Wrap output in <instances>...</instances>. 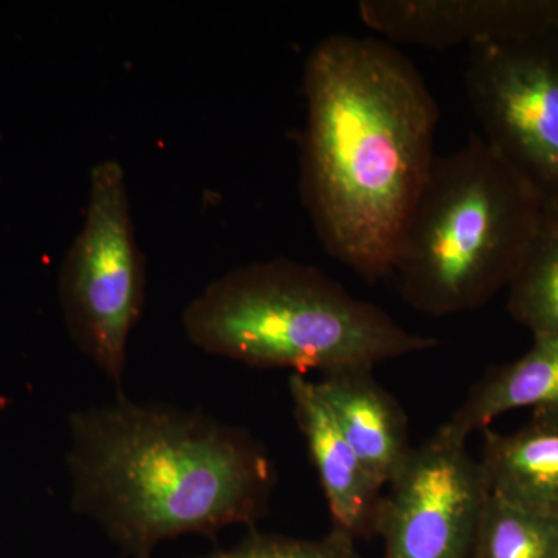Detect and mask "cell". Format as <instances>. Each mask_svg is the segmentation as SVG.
<instances>
[{
    "label": "cell",
    "mask_w": 558,
    "mask_h": 558,
    "mask_svg": "<svg viewBox=\"0 0 558 558\" xmlns=\"http://www.w3.org/2000/svg\"><path fill=\"white\" fill-rule=\"evenodd\" d=\"M301 197L330 258L369 282L395 271L435 163L439 109L389 40L337 33L304 65Z\"/></svg>",
    "instance_id": "1"
},
{
    "label": "cell",
    "mask_w": 558,
    "mask_h": 558,
    "mask_svg": "<svg viewBox=\"0 0 558 558\" xmlns=\"http://www.w3.org/2000/svg\"><path fill=\"white\" fill-rule=\"evenodd\" d=\"M65 462L70 508L131 558L183 535L256 523L277 483L247 429L124 392L69 417Z\"/></svg>",
    "instance_id": "2"
},
{
    "label": "cell",
    "mask_w": 558,
    "mask_h": 558,
    "mask_svg": "<svg viewBox=\"0 0 558 558\" xmlns=\"http://www.w3.org/2000/svg\"><path fill=\"white\" fill-rule=\"evenodd\" d=\"M194 347L259 369L325 374L438 347L352 295L315 266L286 258L234 267L186 304Z\"/></svg>",
    "instance_id": "3"
},
{
    "label": "cell",
    "mask_w": 558,
    "mask_h": 558,
    "mask_svg": "<svg viewBox=\"0 0 558 558\" xmlns=\"http://www.w3.org/2000/svg\"><path fill=\"white\" fill-rule=\"evenodd\" d=\"M545 208L483 137L436 157L403 233L395 271L403 300L440 318L486 306L519 274Z\"/></svg>",
    "instance_id": "4"
},
{
    "label": "cell",
    "mask_w": 558,
    "mask_h": 558,
    "mask_svg": "<svg viewBox=\"0 0 558 558\" xmlns=\"http://www.w3.org/2000/svg\"><path fill=\"white\" fill-rule=\"evenodd\" d=\"M145 258L120 161L92 168L83 227L65 253L60 301L73 343L121 391L128 344L145 307ZM116 392V395H117Z\"/></svg>",
    "instance_id": "5"
},
{
    "label": "cell",
    "mask_w": 558,
    "mask_h": 558,
    "mask_svg": "<svg viewBox=\"0 0 558 558\" xmlns=\"http://www.w3.org/2000/svg\"><path fill=\"white\" fill-rule=\"evenodd\" d=\"M465 90L488 148L558 213V33L473 44Z\"/></svg>",
    "instance_id": "6"
},
{
    "label": "cell",
    "mask_w": 558,
    "mask_h": 558,
    "mask_svg": "<svg viewBox=\"0 0 558 558\" xmlns=\"http://www.w3.org/2000/svg\"><path fill=\"white\" fill-rule=\"evenodd\" d=\"M388 487L376 529L385 558H472L488 490L468 439L440 425Z\"/></svg>",
    "instance_id": "7"
},
{
    "label": "cell",
    "mask_w": 558,
    "mask_h": 558,
    "mask_svg": "<svg viewBox=\"0 0 558 558\" xmlns=\"http://www.w3.org/2000/svg\"><path fill=\"white\" fill-rule=\"evenodd\" d=\"M357 9L389 43L427 49L558 33V0H362Z\"/></svg>",
    "instance_id": "8"
},
{
    "label": "cell",
    "mask_w": 558,
    "mask_h": 558,
    "mask_svg": "<svg viewBox=\"0 0 558 558\" xmlns=\"http://www.w3.org/2000/svg\"><path fill=\"white\" fill-rule=\"evenodd\" d=\"M289 395L293 416L307 450L333 527L352 538L376 534L384 487L371 476L330 413L317 381L290 374Z\"/></svg>",
    "instance_id": "9"
},
{
    "label": "cell",
    "mask_w": 558,
    "mask_h": 558,
    "mask_svg": "<svg viewBox=\"0 0 558 558\" xmlns=\"http://www.w3.org/2000/svg\"><path fill=\"white\" fill-rule=\"evenodd\" d=\"M317 384L349 446L376 483L389 486L413 450L398 399L374 377V366L325 374Z\"/></svg>",
    "instance_id": "10"
},
{
    "label": "cell",
    "mask_w": 558,
    "mask_h": 558,
    "mask_svg": "<svg viewBox=\"0 0 558 558\" xmlns=\"http://www.w3.org/2000/svg\"><path fill=\"white\" fill-rule=\"evenodd\" d=\"M478 462L488 494L558 515V405L532 410L515 432L484 429Z\"/></svg>",
    "instance_id": "11"
},
{
    "label": "cell",
    "mask_w": 558,
    "mask_h": 558,
    "mask_svg": "<svg viewBox=\"0 0 558 558\" xmlns=\"http://www.w3.org/2000/svg\"><path fill=\"white\" fill-rule=\"evenodd\" d=\"M521 357L488 371L449 421L451 432L469 439L502 414L558 405V337L532 336Z\"/></svg>",
    "instance_id": "12"
},
{
    "label": "cell",
    "mask_w": 558,
    "mask_h": 558,
    "mask_svg": "<svg viewBox=\"0 0 558 558\" xmlns=\"http://www.w3.org/2000/svg\"><path fill=\"white\" fill-rule=\"evenodd\" d=\"M508 311L532 336L558 337V213L545 211L526 260L508 288Z\"/></svg>",
    "instance_id": "13"
},
{
    "label": "cell",
    "mask_w": 558,
    "mask_h": 558,
    "mask_svg": "<svg viewBox=\"0 0 558 558\" xmlns=\"http://www.w3.org/2000/svg\"><path fill=\"white\" fill-rule=\"evenodd\" d=\"M472 558H558V515L488 494Z\"/></svg>",
    "instance_id": "14"
},
{
    "label": "cell",
    "mask_w": 558,
    "mask_h": 558,
    "mask_svg": "<svg viewBox=\"0 0 558 558\" xmlns=\"http://www.w3.org/2000/svg\"><path fill=\"white\" fill-rule=\"evenodd\" d=\"M355 538L332 527L326 537L303 539L252 532L236 546L196 558H362Z\"/></svg>",
    "instance_id": "15"
}]
</instances>
